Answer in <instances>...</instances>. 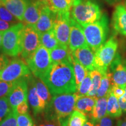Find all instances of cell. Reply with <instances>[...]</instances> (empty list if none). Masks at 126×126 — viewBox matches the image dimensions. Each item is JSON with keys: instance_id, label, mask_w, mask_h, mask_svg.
I'll use <instances>...</instances> for the list:
<instances>
[{"instance_id": "6da1fadb", "label": "cell", "mask_w": 126, "mask_h": 126, "mask_svg": "<svg viewBox=\"0 0 126 126\" xmlns=\"http://www.w3.org/2000/svg\"><path fill=\"white\" fill-rule=\"evenodd\" d=\"M40 79L53 96L77 92L73 66L70 61L52 63L46 73Z\"/></svg>"}, {"instance_id": "7a4b0ae2", "label": "cell", "mask_w": 126, "mask_h": 126, "mask_svg": "<svg viewBox=\"0 0 126 126\" xmlns=\"http://www.w3.org/2000/svg\"><path fill=\"white\" fill-rule=\"evenodd\" d=\"M103 14L99 5L92 0H74L71 9V18L81 26L95 22Z\"/></svg>"}, {"instance_id": "3957f363", "label": "cell", "mask_w": 126, "mask_h": 126, "mask_svg": "<svg viewBox=\"0 0 126 126\" xmlns=\"http://www.w3.org/2000/svg\"><path fill=\"white\" fill-rule=\"evenodd\" d=\"M81 27L88 46L95 53L106 42L109 32L108 16L103 14L100 19L95 22Z\"/></svg>"}, {"instance_id": "277c9868", "label": "cell", "mask_w": 126, "mask_h": 126, "mask_svg": "<svg viewBox=\"0 0 126 126\" xmlns=\"http://www.w3.org/2000/svg\"><path fill=\"white\" fill-rule=\"evenodd\" d=\"M79 97V96L77 93L53 96L50 105L54 109V115L59 121L61 126H68L69 119L74 110L75 103Z\"/></svg>"}, {"instance_id": "5b68a950", "label": "cell", "mask_w": 126, "mask_h": 126, "mask_svg": "<svg viewBox=\"0 0 126 126\" xmlns=\"http://www.w3.org/2000/svg\"><path fill=\"white\" fill-rule=\"evenodd\" d=\"M25 25L19 22L3 33L2 50L5 55L16 57L21 53L22 33Z\"/></svg>"}, {"instance_id": "8992f818", "label": "cell", "mask_w": 126, "mask_h": 126, "mask_svg": "<svg viewBox=\"0 0 126 126\" xmlns=\"http://www.w3.org/2000/svg\"><path fill=\"white\" fill-rule=\"evenodd\" d=\"M119 43L114 36H111L94 53V65L96 69L102 74L109 70L111 63L117 54Z\"/></svg>"}, {"instance_id": "52a82bcc", "label": "cell", "mask_w": 126, "mask_h": 126, "mask_svg": "<svg viewBox=\"0 0 126 126\" xmlns=\"http://www.w3.org/2000/svg\"><path fill=\"white\" fill-rule=\"evenodd\" d=\"M26 63L34 76L39 78L46 73L52 64L49 51L41 45Z\"/></svg>"}, {"instance_id": "ba28073f", "label": "cell", "mask_w": 126, "mask_h": 126, "mask_svg": "<svg viewBox=\"0 0 126 126\" xmlns=\"http://www.w3.org/2000/svg\"><path fill=\"white\" fill-rule=\"evenodd\" d=\"M40 45V34L33 25H25L22 39V57L26 60Z\"/></svg>"}, {"instance_id": "9c48e42d", "label": "cell", "mask_w": 126, "mask_h": 126, "mask_svg": "<svg viewBox=\"0 0 126 126\" xmlns=\"http://www.w3.org/2000/svg\"><path fill=\"white\" fill-rule=\"evenodd\" d=\"M31 75V70L24 61L19 59L12 60L4 70L0 71V81H15Z\"/></svg>"}, {"instance_id": "30bf717a", "label": "cell", "mask_w": 126, "mask_h": 126, "mask_svg": "<svg viewBox=\"0 0 126 126\" xmlns=\"http://www.w3.org/2000/svg\"><path fill=\"white\" fill-rule=\"evenodd\" d=\"M70 12L56 14L53 29L60 45L68 46L70 34Z\"/></svg>"}, {"instance_id": "8fae6325", "label": "cell", "mask_w": 126, "mask_h": 126, "mask_svg": "<svg viewBox=\"0 0 126 126\" xmlns=\"http://www.w3.org/2000/svg\"><path fill=\"white\" fill-rule=\"evenodd\" d=\"M28 77L15 81L12 90L7 95L9 105L12 110H15L17 106L22 102L28 101Z\"/></svg>"}, {"instance_id": "7c38bea8", "label": "cell", "mask_w": 126, "mask_h": 126, "mask_svg": "<svg viewBox=\"0 0 126 126\" xmlns=\"http://www.w3.org/2000/svg\"><path fill=\"white\" fill-rule=\"evenodd\" d=\"M113 85L125 88L126 86V60L123 59L119 53L110 66Z\"/></svg>"}, {"instance_id": "4fadbf2b", "label": "cell", "mask_w": 126, "mask_h": 126, "mask_svg": "<svg viewBox=\"0 0 126 126\" xmlns=\"http://www.w3.org/2000/svg\"><path fill=\"white\" fill-rule=\"evenodd\" d=\"M69 48L71 51L81 47L88 46L82 28L71 17Z\"/></svg>"}, {"instance_id": "5bb4252c", "label": "cell", "mask_w": 126, "mask_h": 126, "mask_svg": "<svg viewBox=\"0 0 126 126\" xmlns=\"http://www.w3.org/2000/svg\"><path fill=\"white\" fill-rule=\"evenodd\" d=\"M56 14L50 9L48 3L44 6L42 9L40 18L34 27L40 34L53 29Z\"/></svg>"}, {"instance_id": "9a60e30c", "label": "cell", "mask_w": 126, "mask_h": 126, "mask_svg": "<svg viewBox=\"0 0 126 126\" xmlns=\"http://www.w3.org/2000/svg\"><path fill=\"white\" fill-rule=\"evenodd\" d=\"M28 84L29 88L28 99L34 116H36L42 112L47 108V105L37 94L34 83V77L32 76L31 75L28 77Z\"/></svg>"}, {"instance_id": "2e32d148", "label": "cell", "mask_w": 126, "mask_h": 126, "mask_svg": "<svg viewBox=\"0 0 126 126\" xmlns=\"http://www.w3.org/2000/svg\"><path fill=\"white\" fill-rule=\"evenodd\" d=\"M46 4L47 2L36 0L30 1L23 16V22L25 25L34 26L36 25L40 18L42 9Z\"/></svg>"}, {"instance_id": "e0dca14e", "label": "cell", "mask_w": 126, "mask_h": 126, "mask_svg": "<svg viewBox=\"0 0 126 126\" xmlns=\"http://www.w3.org/2000/svg\"><path fill=\"white\" fill-rule=\"evenodd\" d=\"M72 54L88 71L96 69L94 65V53L89 46L79 48L72 51Z\"/></svg>"}, {"instance_id": "ac0fdd59", "label": "cell", "mask_w": 126, "mask_h": 126, "mask_svg": "<svg viewBox=\"0 0 126 126\" xmlns=\"http://www.w3.org/2000/svg\"><path fill=\"white\" fill-rule=\"evenodd\" d=\"M112 26L116 33L126 36V7L124 5H117L112 16Z\"/></svg>"}, {"instance_id": "d6986e66", "label": "cell", "mask_w": 126, "mask_h": 126, "mask_svg": "<svg viewBox=\"0 0 126 126\" xmlns=\"http://www.w3.org/2000/svg\"><path fill=\"white\" fill-rule=\"evenodd\" d=\"M31 0H3L1 3L19 21H23V16Z\"/></svg>"}, {"instance_id": "ffe728a7", "label": "cell", "mask_w": 126, "mask_h": 126, "mask_svg": "<svg viewBox=\"0 0 126 126\" xmlns=\"http://www.w3.org/2000/svg\"><path fill=\"white\" fill-rule=\"evenodd\" d=\"M52 63L72 61V51L68 46L59 45L56 48L49 51Z\"/></svg>"}, {"instance_id": "44dd1931", "label": "cell", "mask_w": 126, "mask_h": 126, "mask_svg": "<svg viewBox=\"0 0 126 126\" xmlns=\"http://www.w3.org/2000/svg\"><path fill=\"white\" fill-rule=\"evenodd\" d=\"M97 99L96 96H79L75 103L74 109L83 113L86 116L89 115L94 109Z\"/></svg>"}, {"instance_id": "7402d4cb", "label": "cell", "mask_w": 126, "mask_h": 126, "mask_svg": "<svg viewBox=\"0 0 126 126\" xmlns=\"http://www.w3.org/2000/svg\"><path fill=\"white\" fill-rule=\"evenodd\" d=\"M107 96L97 99L94 109L89 115V117L92 119V122L94 123L107 116Z\"/></svg>"}, {"instance_id": "603a6c76", "label": "cell", "mask_w": 126, "mask_h": 126, "mask_svg": "<svg viewBox=\"0 0 126 126\" xmlns=\"http://www.w3.org/2000/svg\"><path fill=\"white\" fill-rule=\"evenodd\" d=\"M107 97V116L113 118L120 117L123 114V111L120 106L118 99L115 97L111 91Z\"/></svg>"}, {"instance_id": "cb8c5ba5", "label": "cell", "mask_w": 126, "mask_h": 126, "mask_svg": "<svg viewBox=\"0 0 126 126\" xmlns=\"http://www.w3.org/2000/svg\"><path fill=\"white\" fill-rule=\"evenodd\" d=\"M102 75L101 82L96 96L97 98L108 96L109 93L111 92L113 85L111 74L109 71V70Z\"/></svg>"}, {"instance_id": "d4e9b609", "label": "cell", "mask_w": 126, "mask_h": 126, "mask_svg": "<svg viewBox=\"0 0 126 126\" xmlns=\"http://www.w3.org/2000/svg\"><path fill=\"white\" fill-rule=\"evenodd\" d=\"M34 83L36 88V92L44 102H45L47 107L49 106L51 102L52 97H51V93L46 85L42 81L40 78L34 77Z\"/></svg>"}, {"instance_id": "484cf974", "label": "cell", "mask_w": 126, "mask_h": 126, "mask_svg": "<svg viewBox=\"0 0 126 126\" xmlns=\"http://www.w3.org/2000/svg\"><path fill=\"white\" fill-rule=\"evenodd\" d=\"M74 0H50L48 5L54 13L70 12Z\"/></svg>"}, {"instance_id": "4316f807", "label": "cell", "mask_w": 126, "mask_h": 126, "mask_svg": "<svg viewBox=\"0 0 126 126\" xmlns=\"http://www.w3.org/2000/svg\"><path fill=\"white\" fill-rule=\"evenodd\" d=\"M40 45L46 48L48 51L56 48L60 45L56 38L54 29L40 34Z\"/></svg>"}, {"instance_id": "83f0119b", "label": "cell", "mask_w": 126, "mask_h": 126, "mask_svg": "<svg viewBox=\"0 0 126 126\" xmlns=\"http://www.w3.org/2000/svg\"><path fill=\"white\" fill-rule=\"evenodd\" d=\"M72 66H73L74 72L75 81H76L77 88L81 82L84 79L86 75H88L89 71L86 70L83 66L80 64V63L75 59V57L72 54Z\"/></svg>"}, {"instance_id": "f1b7e54d", "label": "cell", "mask_w": 126, "mask_h": 126, "mask_svg": "<svg viewBox=\"0 0 126 126\" xmlns=\"http://www.w3.org/2000/svg\"><path fill=\"white\" fill-rule=\"evenodd\" d=\"M89 74L92 79V85L87 96H96L98 91L102 78V74L97 69L89 71Z\"/></svg>"}, {"instance_id": "f546056e", "label": "cell", "mask_w": 126, "mask_h": 126, "mask_svg": "<svg viewBox=\"0 0 126 126\" xmlns=\"http://www.w3.org/2000/svg\"><path fill=\"white\" fill-rule=\"evenodd\" d=\"M87 122L85 114L78 110H74L71 114L68 126H83Z\"/></svg>"}, {"instance_id": "4dcf8cb0", "label": "cell", "mask_w": 126, "mask_h": 126, "mask_svg": "<svg viewBox=\"0 0 126 126\" xmlns=\"http://www.w3.org/2000/svg\"><path fill=\"white\" fill-rule=\"evenodd\" d=\"M91 85H92V79H91V77L89 71L88 75L84 78V79L77 87L76 93L79 96H87L91 88Z\"/></svg>"}, {"instance_id": "1f68e13d", "label": "cell", "mask_w": 126, "mask_h": 126, "mask_svg": "<svg viewBox=\"0 0 126 126\" xmlns=\"http://www.w3.org/2000/svg\"><path fill=\"white\" fill-rule=\"evenodd\" d=\"M0 19L14 25L19 23V20L1 3L0 4Z\"/></svg>"}, {"instance_id": "d6a6232c", "label": "cell", "mask_w": 126, "mask_h": 126, "mask_svg": "<svg viewBox=\"0 0 126 126\" xmlns=\"http://www.w3.org/2000/svg\"><path fill=\"white\" fill-rule=\"evenodd\" d=\"M12 110L7 96L0 98V121L2 120L5 117H7Z\"/></svg>"}, {"instance_id": "836d02e7", "label": "cell", "mask_w": 126, "mask_h": 126, "mask_svg": "<svg viewBox=\"0 0 126 126\" xmlns=\"http://www.w3.org/2000/svg\"><path fill=\"white\" fill-rule=\"evenodd\" d=\"M17 115L16 110H12L7 117L0 121V126H18Z\"/></svg>"}, {"instance_id": "e575fe53", "label": "cell", "mask_w": 126, "mask_h": 126, "mask_svg": "<svg viewBox=\"0 0 126 126\" xmlns=\"http://www.w3.org/2000/svg\"><path fill=\"white\" fill-rule=\"evenodd\" d=\"M15 83V81L11 82L0 81V98L7 96L10 91L12 90Z\"/></svg>"}, {"instance_id": "d590c367", "label": "cell", "mask_w": 126, "mask_h": 126, "mask_svg": "<svg viewBox=\"0 0 126 126\" xmlns=\"http://www.w3.org/2000/svg\"><path fill=\"white\" fill-rule=\"evenodd\" d=\"M17 123L18 126H34L33 122L28 113L17 115Z\"/></svg>"}, {"instance_id": "8d00e7d4", "label": "cell", "mask_w": 126, "mask_h": 126, "mask_svg": "<svg viewBox=\"0 0 126 126\" xmlns=\"http://www.w3.org/2000/svg\"><path fill=\"white\" fill-rule=\"evenodd\" d=\"M15 110L18 114H27L29 112V105L28 101H24L18 105L16 108Z\"/></svg>"}, {"instance_id": "74e56055", "label": "cell", "mask_w": 126, "mask_h": 126, "mask_svg": "<svg viewBox=\"0 0 126 126\" xmlns=\"http://www.w3.org/2000/svg\"><path fill=\"white\" fill-rule=\"evenodd\" d=\"M94 126H113V123L111 117L106 116L94 123Z\"/></svg>"}, {"instance_id": "f35d334b", "label": "cell", "mask_w": 126, "mask_h": 126, "mask_svg": "<svg viewBox=\"0 0 126 126\" xmlns=\"http://www.w3.org/2000/svg\"><path fill=\"white\" fill-rule=\"evenodd\" d=\"M111 92L115 96V97H117V99H119L123 96L125 92V88L122 87L117 85H113L112 88H111Z\"/></svg>"}, {"instance_id": "ab89813d", "label": "cell", "mask_w": 126, "mask_h": 126, "mask_svg": "<svg viewBox=\"0 0 126 126\" xmlns=\"http://www.w3.org/2000/svg\"><path fill=\"white\" fill-rule=\"evenodd\" d=\"M61 126L60 124L59 121L57 119L56 117L54 116H50L49 117V120L46 121L43 123L39 124L38 126Z\"/></svg>"}, {"instance_id": "60d3db41", "label": "cell", "mask_w": 126, "mask_h": 126, "mask_svg": "<svg viewBox=\"0 0 126 126\" xmlns=\"http://www.w3.org/2000/svg\"><path fill=\"white\" fill-rule=\"evenodd\" d=\"M118 100L123 112L126 113V86L125 87V92L123 96L118 99Z\"/></svg>"}, {"instance_id": "b9f144b4", "label": "cell", "mask_w": 126, "mask_h": 126, "mask_svg": "<svg viewBox=\"0 0 126 126\" xmlns=\"http://www.w3.org/2000/svg\"><path fill=\"white\" fill-rule=\"evenodd\" d=\"M9 61L7 56L4 54H0V71L4 69L8 65Z\"/></svg>"}, {"instance_id": "7bdbcfd3", "label": "cell", "mask_w": 126, "mask_h": 126, "mask_svg": "<svg viewBox=\"0 0 126 126\" xmlns=\"http://www.w3.org/2000/svg\"><path fill=\"white\" fill-rule=\"evenodd\" d=\"M14 24L0 19V32H5L12 27Z\"/></svg>"}, {"instance_id": "ee69618b", "label": "cell", "mask_w": 126, "mask_h": 126, "mask_svg": "<svg viewBox=\"0 0 126 126\" xmlns=\"http://www.w3.org/2000/svg\"><path fill=\"white\" fill-rule=\"evenodd\" d=\"M117 126H126V119L119 120L117 122Z\"/></svg>"}, {"instance_id": "f6af8a7d", "label": "cell", "mask_w": 126, "mask_h": 126, "mask_svg": "<svg viewBox=\"0 0 126 126\" xmlns=\"http://www.w3.org/2000/svg\"><path fill=\"white\" fill-rule=\"evenodd\" d=\"M3 33H4V32H0V50L2 49V40Z\"/></svg>"}, {"instance_id": "bcb514c9", "label": "cell", "mask_w": 126, "mask_h": 126, "mask_svg": "<svg viewBox=\"0 0 126 126\" xmlns=\"http://www.w3.org/2000/svg\"><path fill=\"white\" fill-rule=\"evenodd\" d=\"M119 0H106L107 2H108L109 4H115V3L117 2Z\"/></svg>"}, {"instance_id": "7dc6e473", "label": "cell", "mask_w": 126, "mask_h": 126, "mask_svg": "<svg viewBox=\"0 0 126 126\" xmlns=\"http://www.w3.org/2000/svg\"><path fill=\"white\" fill-rule=\"evenodd\" d=\"M83 126H94V123L92 122H86Z\"/></svg>"}, {"instance_id": "c3c4849f", "label": "cell", "mask_w": 126, "mask_h": 126, "mask_svg": "<svg viewBox=\"0 0 126 126\" xmlns=\"http://www.w3.org/2000/svg\"><path fill=\"white\" fill-rule=\"evenodd\" d=\"M36 1H42V2H47V3H48V2H49L50 0H36Z\"/></svg>"}, {"instance_id": "681fc988", "label": "cell", "mask_w": 126, "mask_h": 126, "mask_svg": "<svg viewBox=\"0 0 126 126\" xmlns=\"http://www.w3.org/2000/svg\"><path fill=\"white\" fill-rule=\"evenodd\" d=\"M124 5H125V7H126V1H125V2H124Z\"/></svg>"}, {"instance_id": "f907efd6", "label": "cell", "mask_w": 126, "mask_h": 126, "mask_svg": "<svg viewBox=\"0 0 126 126\" xmlns=\"http://www.w3.org/2000/svg\"><path fill=\"white\" fill-rule=\"evenodd\" d=\"M3 1V0H0V2H1V1Z\"/></svg>"}, {"instance_id": "816d5d0a", "label": "cell", "mask_w": 126, "mask_h": 126, "mask_svg": "<svg viewBox=\"0 0 126 126\" xmlns=\"http://www.w3.org/2000/svg\"><path fill=\"white\" fill-rule=\"evenodd\" d=\"M0 4H1V2H0Z\"/></svg>"}]
</instances>
